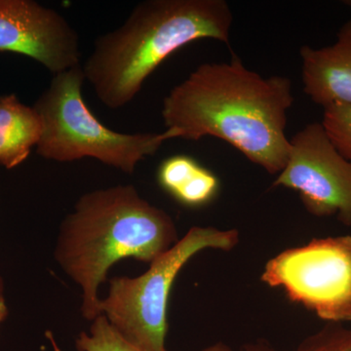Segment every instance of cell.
I'll return each instance as SVG.
<instances>
[{
    "label": "cell",
    "mask_w": 351,
    "mask_h": 351,
    "mask_svg": "<svg viewBox=\"0 0 351 351\" xmlns=\"http://www.w3.org/2000/svg\"><path fill=\"white\" fill-rule=\"evenodd\" d=\"M169 214L131 184L83 195L60 228L55 258L82 290L83 317L101 315L98 288L122 258L151 263L178 241Z\"/></svg>",
    "instance_id": "obj_3"
},
{
    "label": "cell",
    "mask_w": 351,
    "mask_h": 351,
    "mask_svg": "<svg viewBox=\"0 0 351 351\" xmlns=\"http://www.w3.org/2000/svg\"><path fill=\"white\" fill-rule=\"evenodd\" d=\"M239 351H278L265 339L244 343ZM295 351H351V328L330 323L300 343Z\"/></svg>",
    "instance_id": "obj_13"
},
{
    "label": "cell",
    "mask_w": 351,
    "mask_h": 351,
    "mask_svg": "<svg viewBox=\"0 0 351 351\" xmlns=\"http://www.w3.org/2000/svg\"><path fill=\"white\" fill-rule=\"evenodd\" d=\"M157 180L166 193L186 207L206 206L219 195L218 177L186 156L165 159L159 166Z\"/></svg>",
    "instance_id": "obj_11"
},
{
    "label": "cell",
    "mask_w": 351,
    "mask_h": 351,
    "mask_svg": "<svg viewBox=\"0 0 351 351\" xmlns=\"http://www.w3.org/2000/svg\"><path fill=\"white\" fill-rule=\"evenodd\" d=\"M272 186L298 191L313 216L336 217L351 226V161L321 122L307 124L291 138L287 162Z\"/></svg>",
    "instance_id": "obj_7"
},
{
    "label": "cell",
    "mask_w": 351,
    "mask_h": 351,
    "mask_svg": "<svg viewBox=\"0 0 351 351\" xmlns=\"http://www.w3.org/2000/svg\"><path fill=\"white\" fill-rule=\"evenodd\" d=\"M78 351H145L131 345L108 322L104 314L93 320L89 332H82L76 339ZM201 351H233L223 341H218Z\"/></svg>",
    "instance_id": "obj_12"
},
{
    "label": "cell",
    "mask_w": 351,
    "mask_h": 351,
    "mask_svg": "<svg viewBox=\"0 0 351 351\" xmlns=\"http://www.w3.org/2000/svg\"><path fill=\"white\" fill-rule=\"evenodd\" d=\"M0 293H3V282L1 278H0Z\"/></svg>",
    "instance_id": "obj_17"
},
{
    "label": "cell",
    "mask_w": 351,
    "mask_h": 351,
    "mask_svg": "<svg viewBox=\"0 0 351 351\" xmlns=\"http://www.w3.org/2000/svg\"><path fill=\"white\" fill-rule=\"evenodd\" d=\"M261 280L282 289L301 304L332 324L351 321V237L315 239L270 258Z\"/></svg>",
    "instance_id": "obj_6"
},
{
    "label": "cell",
    "mask_w": 351,
    "mask_h": 351,
    "mask_svg": "<svg viewBox=\"0 0 351 351\" xmlns=\"http://www.w3.org/2000/svg\"><path fill=\"white\" fill-rule=\"evenodd\" d=\"M0 52L31 58L54 75L82 64L80 36L73 25L32 0H0Z\"/></svg>",
    "instance_id": "obj_8"
},
{
    "label": "cell",
    "mask_w": 351,
    "mask_h": 351,
    "mask_svg": "<svg viewBox=\"0 0 351 351\" xmlns=\"http://www.w3.org/2000/svg\"><path fill=\"white\" fill-rule=\"evenodd\" d=\"M239 242L237 230L193 226L149 263L145 274L112 278L108 297L101 300V313L131 345L145 351H167V304L176 277L198 252L230 251Z\"/></svg>",
    "instance_id": "obj_5"
},
{
    "label": "cell",
    "mask_w": 351,
    "mask_h": 351,
    "mask_svg": "<svg viewBox=\"0 0 351 351\" xmlns=\"http://www.w3.org/2000/svg\"><path fill=\"white\" fill-rule=\"evenodd\" d=\"M300 55L304 92L313 103L323 108L351 105V19L341 25L331 45H304Z\"/></svg>",
    "instance_id": "obj_9"
},
{
    "label": "cell",
    "mask_w": 351,
    "mask_h": 351,
    "mask_svg": "<svg viewBox=\"0 0 351 351\" xmlns=\"http://www.w3.org/2000/svg\"><path fill=\"white\" fill-rule=\"evenodd\" d=\"M43 133L40 117L15 95L0 97V165L13 169L25 161Z\"/></svg>",
    "instance_id": "obj_10"
},
{
    "label": "cell",
    "mask_w": 351,
    "mask_h": 351,
    "mask_svg": "<svg viewBox=\"0 0 351 351\" xmlns=\"http://www.w3.org/2000/svg\"><path fill=\"white\" fill-rule=\"evenodd\" d=\"M232 22L225 0H145L120 27L96 39L83 75L106 107L119 110L176 51L200 39L228 45Z\"/></svg>",
    "instance_id": "obj_2"
},
{
    "label": "cell",
    "mask_w": 351,
    "mask_h": 351,
    "mask_svg": "<svg viewBox=\"0 0 351 351\" xmlns=\"http://www.w3.org/2000/svg\"><path fill=\"white\" fill-rule=\"evenodd\" d=\"M7 315H8V307H7L3 293H0V326H1L3 321L6 319Z\"/></svg>",
    "instance_id": "obj_15"
},
{
    "label": "cell",
    "mask_w": 351,
    "mask_h": 351,
    "mask_svg": "<svg viewBox=\"0 0 351 351\" xmlns=\"http://www.w3.org/2000/svg\"><path fill=\"white\" fill-rule=\"evenodd\" d=\"M294 96L285 76L265 78L237 55L228 63L197 66L164 98L166 129L179 138H221L269 174L287 162V113Z\"/></svg>",
    "instance_id": "obj_1"
},
{
    "label": "cell",
    "mask_w": 351,
    "mask_h": 351,
    "mask_svg": "<svg viewBox=\"0 0 351 351\" xmlns=\"http://www.w3.org/2000/svg\"><path fill=\"white\" fill-rule=\"evenodd\" d=\"M343 5L348 7V8L351 9V0H346V1L343 2Z\"/></svg>",
    "instance_id": "obj_16"
},
{
    "label": "cell",
    "mask_w": 351,
    "mask_h": 351,
    "mask_svg": "<svg viewBox=\"0 0 351 351\" xmlns=\"http://www.w3.org/2000/svg\"><path fill=\"white\" fill-rule=\"evenodd\" d=\"M85 82L82 66L55 75L34 108L40 117L43 133L36 145L38 156L58 162H71L84 157L133 174L138 163L154 156L174 130L162 133L125 134L104 125L83 100Z\"/></svg>",
    "instance_id": "obj_4"
},
{
    "label": "cell",
    "mask_w": 351,
    "mask_h": 351,
    "mask_svg": "<svg viewBox=\"0 0 351 351\" xmlns=\"http://www.w3.org/2000/svg\"><path fill=\"white\" fill-rule=\"evenodd\" d=\"M321 123L337 149L351 161V105L336 104L325 108Z\"/></svg>",
    "instance_id": "obj_14"
}]
</instances>
